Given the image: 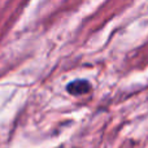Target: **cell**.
Segmentation results:
<instances>
[{"mask_svg": "<svg viewBox=\"0 0 148 148\" xmlns=\"http://www.w3.org/2000/svg\"><path fill=\"white\" fill-rule=\"evenodd\" d=\"M66 91L69 94L74 95V96L88 94L91 91V83L87 79H75V81H72L66 86Z\"/></svg>", "mask_w": 148, "mask_h": 148, "instance_id": "6da1fadb", "label": "cell"}]
</instances>
